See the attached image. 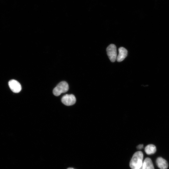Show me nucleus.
<instances>
[{
  "label": "nucleus",
  "instance_id": "1",
  "mask_svg": "<svg viewBox=\"0 0 169 169\" xmlns=\"http://www.w3.org/2000/svg\"><path fill=\"white\" fill-rule=\"evenodd\" d=\"M143 155L141 151H138L134 155L130 163L132 169H139L142 166Z\"/></svg>",
  "mask_w": 169,
  "mask_h": 169
},
{
  "label": "nucleus",
  "instance_id": "2",
  "mask_svg": "<svg viewBox=\"0 0 169 169\" xmlns=\"http://www.w3.org/2000/svg\"><path fill=\"white\" fill-rule=\"evenodd\" d=\"M69 89L68 83L65 81H61L54 89L53 93L55 96H58L62 93L68 92Z\"/></svg>",
  "mask_w": 169,
  "mask_h": 169
},
{
  "label": "nucleus",
  "instance_id": "3",
  "mask_svg": "<svg viewBox=\"0 0 169 169\" xmlns=\"http://www.w3.org/2000/svg\"><path fill=\"white\" fill-rule=\"evenodd\" d=\"M107 52L109 57L112 62H114L117 59V50L116 46L113 44L110 45L107 49Z\"/></svg>",
  "mask_w": 169,
  "mask_h": 169
},
{
  "label": "nucleus",
  "instance_id": "4",
  "mask_svg": "<svg viewBox=\"0 0 169 169\" xmlns=\"http://www.w3.org/2000/svg\"><path fill=\"white\" fill-rule=\"evenodd\" d=\"M61 101L63 104L67 106H70L75 103L76 99L75 96L72 94H67L62 97Z\"/></svg>",
  "mask_w": 169,
  "mask_h": 169
},
{
  "label": "nucleus",
  "instance_id": "5",
  "mask_svg": "<svg viewBox=\"0 0 169 169\" xmlns=\"http://www.w3.org/2000/svg\"><path fill=\"white\" fill-rule=\"evenodd\" d=\"M9 85L11 91L15 93H18L22 90V86L17 80H12L9 82Z\"/></svg>",
  "mask_w": 169,
  "mask_h": 169
},
{
  "label": "nucleus",
  "instance_id": "6",
  "mask_svg": "<svg viewBox=\"0 0 169 169\" xmlns=\"http://www.w3.org/2000/svg\"><path fill=\"white\" fill-rule=\"evenodd\" d=\"M119 54L117 56V60L120 62L124 60L128 55V51L123 47H121L118 49Z\"/></svg>",
  "mask_w": 169,
  "mask_h": 169
},
{
  "label": "nucleus",
  "instance_id": "7",
  "mask_svg": "<svg viewBox=\"0 0 169 169\" xmlns=\"http://www.w3.org/2000/svg\"><path fill=\"white\" fill-rule=\"evenodd\" d=\"M157 166L160 169H167L168 166L167 161L162 157L158 158L156 161Z\"/></svg>",
  "mask_w": 169,
  "mask_h": 169
},
{
  "label": "nucleus",
  "instance_id": "8",
  "mask_svg": "<svg viewBox=\"0 0 169 169\" xmlns=\"http://www.w3.org/2000/svg\"><path fill=\"white\" fill-rule=\"evenodd\" d=\"M142 169H155L151 159L146 158L143 162Z\"/></svg>",
  "mask_w": 169,
  "mask_h": 169
},
{
  "label": "nucleus",
  "instance_id": "9",
  "mask_svg": "<svg viewBox=\"0 0 169 169\" xmlns=\"http://www.w3.org/2000/svg\"><path fill=\"white\" fill-rule=\"evenodd\" d=\"M145 151L146 154L151 155L154 154L156 151V146L153 144H149L145 148Z\"/></svg>",
  "mask_w": 169,
  "mask_h": 169
},
{
  "label": "nucleus",
  "instance_id": "10",
  "mask_svg": "<svg viewBox=\"0 0 169 169\" xmlns=\"http://www.w3.org/2000/svg\"><path fill=\"white\" fill-rule=\"evenodd\" d=\"M143 144H140L137 146V148L138 150H141L143 148Z\"/></svg>",
  "mask_w": 169,
  "mask_h": 169
},
{
  "label": "nucleus",
  "instance_id": "11",
  "mask_svg": "<svg viewBox=\"0 0 169 169\" xmlns=\"http://www.w3.org/2000/svg\"><path fill=\"white\" fill-rule=\"evenodd\" d=\"M67 169H75L73 168H68Z\"/></svg>",
  "mask_w": 169,
  "mask_h": 169
},
{
  "label": "nucleus",
  "instance_id": "12",
  "mask_svg": "<svg viewBox=\"0 0 169 169\" xmlns=\"http://www.w3.org/2000/svg\"><path fill=\"white\" fill-rule=\"evenodd\" d=\"M139 169H142V167L141 168Z\"/></svg>",
  "mask_w": 169,
  "mask_h": 169
}]
</instances>
